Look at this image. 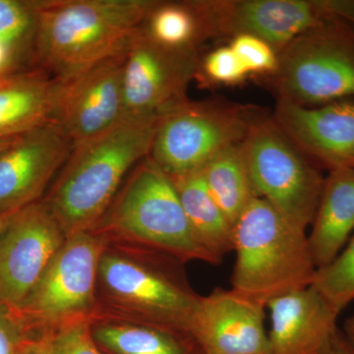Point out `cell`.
<instances>
[{"instance_id": "4", "label": "cell", "mask_w": 354, "mask_h": 354, "mask_svg": "<svg viewBox=\"0 0 354 354\" xmlns=\"http://www.w3.org/2000/svg\"><path fill=\"white\" fill-rule=\"evenodd\" d=\"M232 290L267 308L277 298L313 283L317 268L306 232L257 197L232 227Z\"/></svg>"}, {"instance_id": "12", "label": "cell", "mask_w": 354, "mask_h": 354, "mask_svg": "<svg viewBox=\"0 0 354 354\" xmlns=\"http://www.w3.org/2000/svg\"><path fill=\"white\" fill-rule=\"evenodd\" d=\"M207 39L253 36L278 53L330 17L321 0H194Z\"/></svg>"}, {"instance_id": "22", "label": "cell", "mask_w": 354, "mask_h": 354, "mask_svg": "<svg viewBox=\"0 0 354 354\" xmlns=\"http://www.w3.org/2000/svg\"><path fill=\"white\" fill-rule=\"evenodd\" d=\"M199 172L209 194L234 227L244 209L258 197L242 153L241 143L223 149L209 158Z\"/></svg>"}, {"instance_id": "6", "label": "cell", "mask_w": 354, "mask_h": 354, "mask_svg": "<svg viewBox=\"0 0 354 354\" xmlns=\"http://www.w3.org/2000/svg\"><path fill=\"white\" fill-rule=\"evenodd\" d=\"M278 101L317 106L354 97V24L330 14L279 53L266 78Z\"/></svg>"}, {"instance_id": "36", "label": "cell", "mask_w": 354, "mask_h": 354, "mask_svg": "<svg viewBox=\"0 0 354 354\" xmlns=\"http://www.w3.org/2000/svg\"><path fill=\"white\" fill-rule=\"evenodd\" d=\"M18 138H19V137H18ZM16 139L17 138L0 140V152L3 151L4 149L7 148L9 145H11Z\"/></svg>"}, {"instance_id": "21", "label": "cell", "mask_w": 354, "mask_h": 354, "mask_svg": "<svg viewBox=\"0 0 354 354\" xmlns=\"http://www.w3.org/2000/svg\"><path fill=\"white\" fill-rule=\"evenodd\" d=\"M171 178L195 241L211 264H221L234 251L232 223L209 194L199 171Z\"/></svg>"}, {"instance_id": "13", "label": "cell", "mask_w": 354, "mask_h": 354, "mask_svg": "<svg viewBox=\"0 0 354 354\" xmlns=\"http://www.w3.org/2000/svg\"><path fill=\"white\" fill-rule=\"evenodd\" d=\"M125 53L64 81L57 123L72 147L113 129L125 120L123 65Z\"/></svg>"}, {"instance_id": "26", "label": "cell", "mask_w": 354, "mask_h": 354, "mask_svg": "<svg viewBox=\"0 0 354 354\" xmlns=\"http://www.w3.org/2000/svg\"><path fill=\"white\" fill-rule=\"evenodd\" d=\"M249 75L232 46H218L198 62L195 80L203 87L232 86L243 82Z\"/></svg>"}, {"instance_id": "8", "label": "cell", "mask_w": 354, "mask_h": 354, "mask_svg": "<svg viewBox=\"0 0 354 354\" xmlns=\"http://www.w3.org/2000/svg\"><path fill=\"white\" fill-rule=\"evenodd\" d=\"M257 196L306 232L315 216L325 177L271 118L262 116L241 142Z\"/></svg>"}, {"instance_id": "17", "label": "cell", "mask_w": 354, "mask_h": 354, "mask_svg": "<svg viewBox=\"0 0 354 354\" xmlns=\"http://www.w3.org/2000/svg\"><path fill=\"white\" fill-rule=\"evenodd\" d=\"M267 308L269 354H328L341 312L313 286L277 298Z\"/></svg>"}, {"instance_id": "33", "label": "cell", "mask_w": 354, "mask_h": 354, "mask_svg": "<svg viewBox=\"0 0 354 354\" xmlns=\"http://www.w3.org/2000/svg\"><path fill=\"white\" fill-rule=\"evenodd\" d=\"M328 354H354L353 344L339 328L333 335Z\"/></svg>"}, {"instance_id": "34", "label": "cell", "mask_w": 354, "mask_h": 354, "mask_svg": "<svg viewBox=\"0 0 354 354\" xmlns=\"http://www.w3.org/2000/svg\"><path fill=\"white\" fill-rule=\"evenodd\" d=\"M342 330L344 335L348 337V341L354 346V313L346 319V322H344V330Z\"/></svg>"}, {"instance_id": "24", "label": "cell", "mask_w": 354, "mask_h": 354, "mask_svg": "<svg viewBox=\"0 0 354 354\" xmlns=\"http://www.w3.org/2000/svg\"><path fill=\"white\" fill-rule=\"evenodd\" d=\"M37 23V0H0V39L24 53L32 65Z\"/></svg>"}, {"instance_id": "11", "label": "cell", "mask_w": 354, "mask_h": 354, "mask_svg": "<svg viewBox=\"0 0 354 354\" xmlns=\"http://www.w3.org/2000/svg\"><path fill=\"white\" fill-rule=\"evenodd\" d=\"M65 239L43 200L14 214L0 236V308L22 306Z\"/></svg>"}, {"instance_id": "3", "label": "cell", "mask_w": 354, "mask_h": 354, "mask_svg": "<svg viewBox=\"0 0 354 354\" xmlns=\"http://www.w3.org/2000/svg\"><path fill=\"white\" fill-rule=\"evenodd\" d=\"M183 265L158 251L108 243L97 271L95 317L189 332L201 295Z\"/></svg>"}, {"instance_id": "7", "label": "cell", "mask_w": 354, "mask_h": 354, "mask_svg": "<svg viewBox=\"0 0 354 354\" xmlns=\"http://www.w3.org/2000/svg\"><path fill=\"white\" fill-rule=\"evenodd\" d=\"M106 245L92 232L66 237L31 295L10 315L25 337L50 335L94 318L97 271Z\"/></svg>"}, {"instance_id": "20", "label": "cell", "mask_w": 354, "mask_h": 354, "mask_svg": "<svg viewBox=\"0 0 354 354\" xmlns=\"http://www.w3.org/2000/svg\"><path fill=\"white\" fill-rule=\"evenodd\" d=\"M91 334L102 354H204L188 330L95 317Z\"/></svg>"}, {"instance_id": "1", "label": "cell", "mask_w": 354, "mask_h": 354, "mask_svg": "<svg viewBox=\"0 0 354 354\" xmlns=\"http://www.w3.org/2000/svg\"><path fill=\"white\" fill-rule=\"evenodd\" d=\"M158 118H125L72 147L43 199L65 236L90 232L101 221L128 174L150 155Z\"/></svg>"}, {"instance_id": "14", "label": "cell", "mask_w": 354, "mask_h": 354, "mask_svg": "<svg viewBox=\"0 0 354 354\" xmlns=\"http://www.w3.org/2000/svg\"><path fill=\"white\" fill-rule=\"evenodd\" d=\"M72 143L57 123L23 135L0 152V213H15L44 199L68 158Z\"/></svg>"}, {"instance_id": "27", "label": "cell", "mask_w": 354, "mask_h": 354, "mask_svg": "<svg viewBox=\"0 0 354 354\" xmlns=\"http://www.w3.org/2000/svg\"><path fill=\"white\" fill-rule=\"evenodd\" d=\"M230 46L249 74L268 78L278 68V51L263 39L253 36H237L230 39Z\"/></svg>"}, {"instance_id": "5", "label": "cell", "mask_w": 354, "mask_h": 354, "mask_svg": "<svg viewBox=\"0 0 354 354\" xmlns=\"http://www.w3.org/2000/svg\"><path fill=\"white\" fill-rule=\"evenodd\" d=\"M90 232L109 244L158 251L185 263H209L195 241L171 177L150 157L130 171Z\"/></svg>"}, {"instance_id": "9", "label": "cell", "mask_w": 354, "mask_h": 354, "mask_svg": "<svg viewBox=\"0 0 354 354\" xmlns=\"http://www.w3.org/2000/svg\"><path fill=\"white\" fill-rule=\"evenodd\" d=\"M262 116L234 102L187 99L158 116L149 157L169 177L199 171L223 149L241 144Z\"/></svg>"}, {"instance_id": "16", "label": "cell", "mask_w": 354, "mask_h": 354, "mask_svg": "<svg viewBox=\"0 0 354 354\" xmlns=\"http://www.w3.org/2000/svg\"><path fill=\"white\" fill-rule=\"evenodd\" d=\"M265 307L218 288L199 304L189 332L204 354H269Z\"/></svg>"}, {"instance_id": "31", "label": "cell", "mask_w": 354, "mask_h": 354, "mask_svg": "<svg viewBox=\"0 0 354 354\" xmlns=\"http://www.w3.org/2000/svg\"><path fill=\"white\" fill-rule=\"evenodd\" d=\"M18 354H53L50 341L46 335L25 337L21 342Z\"/></svg>"}, {"instance_id": "28", "label": "cell", "mask_w": 354, "mask_h": 354, "mask_svg": "<svg viewBox=\"0 0 354 354\" xmlns=\"http://www.w3.org/2000/svg\"><path fill=\"white\" fill-rule=\"evenodd\" d=\"M46 337L53 354H102L91 334V320L72 324Z\"/></svg>"}, {"instance_id": "10", "label": "cell", "mask_w": 354, "mask_h": 354, "mask_svg": "<svg viewBox=\"0 0 354 354\" xmlns=\"http://www.w3.org/2000/svg\"><path fill=\"white\" fill-rule=\"evenodd\" d=\"M199 57L198 51L160 46L140 27L125 51V118H158L186 101Z\"/></svg>"}, {"instance_id": "18", "label": "cell", "mask_w": 354, "mask_h": 354, "mask_svg": "<svg viewBox=\"0 0 354 354\" xmlns=\"http://www.w3.org/2000/svg\"><path fill=\"white\" fill-rule=\"evenodd\" d=\"M64 81L30 68L0 77V140L55 122Z\"/></svg>"}, {"instance_id": "35", "label": "cell", "mask_w": 354, "mask_h": 354, "mask_svg": "<svg viewBox=\"0 0 354 354\" xmlns=\"http://www.w3.org/2000/svg\"><path fill=\"white\" fill-rule=\"evenodd\" d=\"M15 213H0V236L3 234L4 230H6L7 225H9L11 218H12Z\"/></svg>"}, {"instance_id": "25", "label": "cell", "mask_w": 354, "mask_h": 354, "mask_svg": "<svg viewBox=\"0 0 354 354\" xmlns=\"http://www.w3.org/2000/svg\"><path fill=\"white\" fill-rule=\"evenodd\" d=\"M339 312L354 300V234L330 264L317 269L312 286Z\"/></svg>"}, {"instance_id": "2", "label": "cell", "mask_w": 354, "mask_h": 354, "mask_svg": "<svg viewBox=\"0 0 354 354\" xmlns=\"http://www.w3.org/2000/svg\"><path fill=\"white\" fill-rule=\"evenodd\" d=\"M35 68L68 81L127 51L157 0H37Z\"/></svg>"}, {"instance_id": "30", "label": "cell", "mask_w": 354, "mask_h": 354, "mask_svg": "<svg viewBox=\"0 0 354 354\" xmlns=\"http://www.w3.org/2000/svg\"><path fill=\"white\" fill-rule=\"evenodd\" d=\"M30 68L35 67L29 57L0 39V77Z\"/></svg>"}, {"instance_id": "29", "label": "cell", "mask_w": 354, "mask_h": 354, "mask_svg": "<svg viewBox=\"0 0 354 354\" xmlns=\"http://www.w3.org/2000/svg\"><path fill=\"white\" fill-rule=\"evenodd\" d=\"M24 337L12 317L0 308V354H18Z\"/></svg>"}, {"instance_id": "23", "label": "cell", "mask_w": 354, "mask_h": 354, "mask_svg": "<svg viewBox=\"0 0 354 354\" xmlns=\"http://www.w3.org/2000/svg\"><path fill=\"white\" fill-rule=\"evenodd\" d=\"M141 30L156 43L174 50L198 51L208 39L194 0H157Z\"/></svg>"}, {"instance_id": "32", "label": "cell", "mask_w": 354, "mask_h": 354, "mask_svg": "<svg viewBox=\"0 0 354 354\" xmlns=\"http://www.w3.org/2000/svg\"><path fill=\"white\" fill-rule=\"evenodd\" d=\"M328 12L354 24V0H321Z\"/></svg>"}, {"instance_id": "19", "label": "cell", "mask_w": 354, "mask_h": 354, "mask_svg": "<svg viewBox=\"0 0 354 354\" xmlns=\"http://www.w3.org/2000/svg\"><path fill=\"white\" fill-rule=\"evenodd\" d=\"M308 237L317 269L341 253L354 232V169L328 172Z\"/></svg>"}, {"instance_id": "15", "label": "cell", "mask_w": 354, "mask_h": 354, "mask_svg": "<svg viewBox=\"0 0 354 354\" xmlns=\"http://www.w3.org/2000/svg\"><path fill=\"white\" fill-rule=\"evenodd\" d=\"M272 118L321 169H354V97L317 106L278 101Z\"/></svg>"}]
</instances>
